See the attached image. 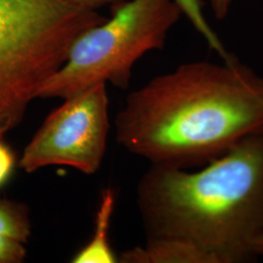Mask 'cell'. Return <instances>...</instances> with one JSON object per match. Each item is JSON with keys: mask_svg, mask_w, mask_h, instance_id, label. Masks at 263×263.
Listing matches in <instances>:
<instances>
[{"mask_svg": "<svg viewBox=\"0 0 263 263\" xmlns=\"http://www.w3.org/2000/svg\"><path fill=\"white\" fill-rule=\"evenodd\" d=\"M115 126L152 166L202 167L263 131V77L235 57L183 64L132 92Z\"/></svg>", "mask_w": 263, "mask_h": 263, "instance_id": "obj_1", "label": "cell"}, {"mask_svg": "<svg viewBox=\"0 0 263 263\" xmlns=\"http://www.w3.org/2000/svg\"><path fill=\"white\" fill-rule=\"evenodd\" d=\"M138 206L147 238L185 241L219 263L254 258L263 235V131L197 171L151 165Z\"/></svg>", "mask_w": 263, "mask_h": 263, "instance_id": "obj_2", "label": "cell"}, {"mask_svg": "<svg viewBox=\"0 0 263 263\" xmlns=\"http://www.w3.org/2000/svg\"><path fill=\"white\" fill-rule=\"evenodd\" d=\"M104 20L61 0H0V140L23 121L76 39Z\"/></svg>", "mask_w": 263, "mask_h": 263, "instance_id": "obj_3", "label": "cell"}, {"mask_svg": "<svg viewBox=\"0 0 263 263\" xmlns=\"http://www.w3.org/2000/svg\"><path fill=\"white\" fill-rule=\"evenodd\" d=\"M181 16L175 0H127L115 6L110 19L76 39L65 64L38 98L66 100L107 82L127 89L135 64L146 53L164 47Z\"/></svg>", "mask_w": 263, "mask_h": 263, "instance_id": "obj_4", "label": "cell"}, {"mask_svg": "<svg viewBox=\"0 0 263 263\" xmlns=\"http://www.w3.org/2000/svg\"><path fill=\"white\" fill-rule=\"evenodd\" d=\"M104 83L64 100L26 146L19 166L30 174L48 166H68L86 175L100 169L109 130Z\"/></svg>", "mask_w": 263, "mask_h": 263, "instance_id": "obj_5", "label": "cell"}, {"mask_svg": "<svg viewBox=\"0 0 263 263\" xmlns=\"http://www.w3.org/2000/svg\"><path fill=\"white\" fill-rule=\"evenodd\" d=\"M117 259L122 263H219L206 251L172 238H147L143 247L125 251Z\"/></svg>", "mask_w": 263, "mask_h": 263, "instance_id": "obj_6", "label": "cell"}, {"mask_svg": "<svg viewBox=\"0 0 263 263\" xmlns=\"http://www.w3.org/2000/svg\"><path fill=\"white\" fill-rule=\"evenodd\" d=\"M115 207V194L111 188L104 189L96 214L94 233L88 244L72 258L73 263H115L117 257L112 252L108 232L113 211Z\"/></svg>", "mask_w": 263, "mask_h": 263, "instance_id": "obj_7", "label": "cell"}, {"mask_svg": "<svg viewBox=\"0 0 263 263\" xmlns=\"http://www.w3.org/2000/svg\"><path fill=\"white\" fill-rule=\"evenodd\" d=\"M175 2L179 5L182 15L187 18L192 27L206 40L209 47L216 52L222 61H228L233 57L227 52L215 29L211 27L204 12L202 0H175Z\"/></svg>", "mask_w": 263, "mask_h": 263, "instance_id": "obj_8", "label": "cell"}, {"mask_svg": "<svg viewBox=\"0 0 263 263\" xmlns=\"http://www.w3.org/2000/svg\"><path fill=\"white\" fill-rule=\"evenodd\" d=\"M31 234L28 208L19 203L0 199V235L27 244Z\"/></svg>", "mask_w": 263, "mask_h": 263, "instance_id": "obj_9", "label": "cell"}, {"mask_svg": "<svg viewBox=\"0 0 263 263\" xmlns=\"http://www.w3.org/2000/svg\"><path fill=\"white\" fill-rule=\"evenodd\" d=\"M25 244L7 236L0 235V263H21L26 259Z\"/></svg>", "mask_w": 263, "mask_h": 263, "instance_id": "obj_10", "label": "cell"}, {"mask_svg": "<svg viewBox=\"0 0 263 263\" xmlns=\"http://www.w3.org/2000/svg\"><path fill=\"white\" fill-rule=\"evenodd\" d=\"M0 140V187L9 179L15 167V155L13 151Z\"/></svg>", "mask_w": 263, "mask_h": 263, "instance_id": "obj_11", "label": "cell"}, {"mask_svg": "<svg viewBox=\"0 0 263 263\" xmlns=\"http://www.w3.org/2000/svg\"><path fill=\"white\" fill-rule=\"evenodd\" d=\"M61 1L78 8L97 11L104 6H110L111 8H114L115 6L121 4L127 0H61Z\"/></svg>", "mask_w": 263, "mask_h": 263, "instance_id": "obj_12", "label": "cell"}, {"mask_svg": "<svg viewBox=\"0 0 263 263\" xmlns=\"http://www.w3.org/2000/svg\"><path fill=\"white\" fill-rule=\"evenodd\" d=\"M234 0H211L212 9L217 19H224Z\"/></svg>", "mask_w": 263, "mask_h": 263, "instance_id": "obj_13", "label": "cell"}, {"mask_svg": "<svg viewBox=\"0 0 263 263\" xmlns=\"http://www.w3.org/2000/svg\"><path fill=\"white\" fill-rule=\"evenodd\" d=\"M254 257H263V235L260 236L252 247Z\"/></svg>", "mask_w": 263, "mask_h": 263, "instance_id": "obj_14", "label": "cell"}]
</instances>
